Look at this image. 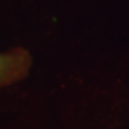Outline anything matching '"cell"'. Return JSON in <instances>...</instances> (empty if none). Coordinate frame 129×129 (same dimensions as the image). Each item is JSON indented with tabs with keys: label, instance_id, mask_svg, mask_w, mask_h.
<instances>
[{
	"label": "cell",
	"instance_id": "6da1fadb",
	"mask_svg": "<svg viewBox=\"0 0 129 129\" xmlns=\"http://www.w3.org/2000/svg\"><path fill=\"white\" fill-rule=\"evenodd\" d=\"M21 66V56L17 55H0V82L14 78Z\"/></svg>",
	"mask_w": 129,
	"mask_h": 129
}]
</instances>
